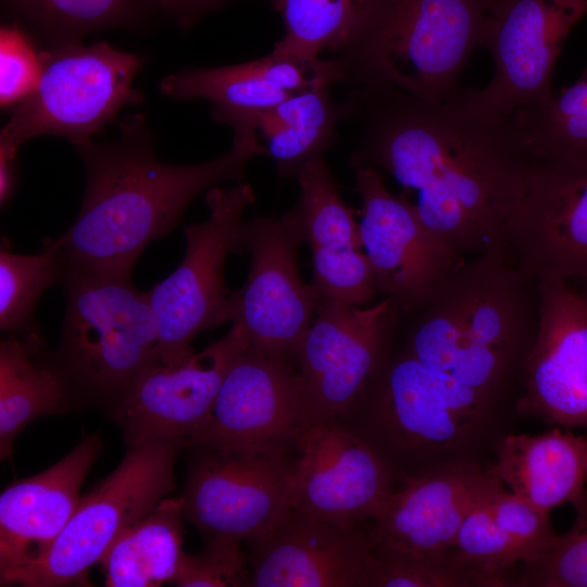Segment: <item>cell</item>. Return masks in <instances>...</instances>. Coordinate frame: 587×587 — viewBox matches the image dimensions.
<instances>
[{
    "mask_svg": "<svg viewBox=\"0 0 587 587\" xmlns=\"http://www.w3.org/2000/svg\"><path fill=\"white\" fill-rule=\"evenodd\" d=\"M338 107L358 129L354 170L416 191L421 221L458 257L502 249L536 162L514 116L471 87L428 104L389 84L352 85Z\"/></svg>",
    "mask_w": 587,
    "mask_h": 587,
    "instance_id": "cell-1",
    "label": "cell"
},
{
    "mask_svg": "<svg viewBox=\"0 0 587 587\" xmlns=\"http://www.w3.org/2000/svg\"><path fill=\"white\" fill-rule=\"evenodd\" d=\"M74 147L86 172L83 202L54 242L65 266L116 277H130L147 245L172 232L198 195L223 182L241 183L248 162L266 155L257 129L243 125L234 127L223 155L166 164L155 158L142 114L124 118L114 141L90 138Z\"/></svg>",
    "mask_w": 587,
    "mask_h": 587,
    "instance_id": "cell-2",
    "label": "cell"
},
{
    "mask_svg": "<svg viewBox=\"0 0 587 587\" xmlns=\"http://www.w3.org/2000/svg\"><path fill=\"white\" fill-rule=\"evenodd\" d=\"M538 278L505 252L463 259L413 314L403 351L492 399L525 371L539 324Z\"/></svg>",
    "mask_w": 587,
    "mask_h": 587,
    "instance_id": "cell-3",
    "label": "cell"
},
{
    "mask_svg": "<svg viewBox=\"0 0 587 587\" xmlns=\"http://www.w3.org/2000/svg\"><path fill=\"white\" fill-rule=\"evenodd\" d=\"M495 0H379L360 32L330 58L339 82L385 83L428 104L461 87L483 48Z\"/></svg>",
    "mask_w": 587,
    "mask_h": 587,
    "instance_id": "cell-4",
    "label": "cell"
},
{
    "mask_svg": "<svg viewBox=\"0 0 587 587\" xmlns=\"http://www.w3.org/2000/svg\"><path fill=\"white\" fill-rule=\"evenodd\" d=\"M63 268L65 313L55 359L75 392L118 402L147 369L160 363L148 292L130 277Z\"/></svg>",
    "mask_w": 587,
    "mask_h": 587,
    "instance_id": "cell-5",
    "label": "cell"
},
{
    "mask_svg": "<svg viewBox=\"0 0 587 587\" xmlns=\"http://www.w3.org/2000/svg\"><path fill=\"white\" fill-rule=\"evenodd\" d=\"M183 448L168 440L129 445L120 465L80 499L50 548L1 585L59 587L82 580L124 530L173 490L174 465Z\"/></svg>",
    "mask_w": 587,
    "mask_h": 587,
    "instance_id": "cell-6",
    "label": "cell"
},
{
    "mask_svg": "<svg viewBox=\"0 0 587 587\" xmlns=\"http://www.w3.org/2000/svg\"><path fill=\"white\" fill-rule=\"evenodd\" d=\"M146 59L107 42L51 46L42 51V70L32 93L15 107L0 133V146L20 149L43 135L74 146L116 121L143 93L134 87Z\"/></svg>",
    "mask_w": 587,
    "mask_h": 587,
    "instance_id": "cell-7",
    "label": "cell"
},
{
    "mask_svg": "<svg viewBox=\"0 0 587 587\" xmlns=\"http://www.w3.org/2000/svg\"><path fill=\"white\" fill-rule=\"evenodd\" d=\"M254 199L251 186L243 183L210 188L205 195L208 217L184 229L182 262L147 291L158 325L161 363L189 357L199 334L228 322L225 261L237 250L243 213Z\"/></svg>",
    "mask_w": 587,
    "mask_h": 587,
    "instance_id": "cell-8",
    "label": "cell"
},
{
    "mask_svg": "<svg viewBox=\"0 0 587 587\" xmlns=\"http://www.w3.org/2000/svg\"><path fill=\"white\" fill-rule=\"evenodd\" d=\"M301 242L292 208L279 217L243 221L236 251L249 253V272L227 307L228 322L240 329L249 349L292 361L319 300L312 284L300 276Z\"/></svg>",
    "mask_w": 587,
    "mask_h": 587,
    "instance_id": "cell-9",
    "label": "cell"
},
{
    "mask_svg": "<svg viewBox=\"0 0 587 587\" xmlns=\"http://www.w3.org/2000/svg\"><path fill=\"white\" fill-rule=\"evenodd\" d=\"M286 447L200 449L184 490L183 514L207 539H249L272 529L292 508Z\"/></svg>",
    "mask_w": 587,
    "mask_h": 587,
    "instance_id": "cell-10",
    "label": "cell"
},
{
    "mask_svg": "<svg viewBox=\"0 0 587 587\" xmlns=\"http://www.w3.org/2000/svg\"><path fill=\"white\" fill-rule=\"evenodd\" d=\"M294 362L311 396L315 423L349 411L384 363L402 312L389 298L360 309L319 298Z\"/></svg>",
    "mask_w": 587,
    "mask_h": 587,
    "instance_id": "cell-11",
    "label": "cell"
},
{
    "mask_svg": "<svg viewBox=\"0 0 587 587\" xmlns=\"http://www.w3.org/2000/svg\"><path fill=\"white\" fill-rule=\"evenodd\" d=\"M292 360L247 348L232 363L209 416L190 440L200 449L286 447L315 423Z\"/></svg>",
    "mask_w": 587,
    "mask_h": 587,
    "instance_id": "cell-12",
    "label": "cell"
},
{
    "mask_svg": "<svg viewBox=\"0 0 587 587\" xmlns=\"http://www.w3.org/2000/svg\"><path fill=\"white\" fill-rule=\"evenodd\" d=\"M587 0H495L483 48L495 63L484 99L513 116L548 101L555 62Z\"/></svg>",
    "mask_w": 587,
    "mask_h": 587,
    "instance_id": "cell-13",
    "label": "cell"
},
{
    "mask_svg": "<svg viewBox=\"0 0 587 587\" xmlns=\"http://www.w3.org/2000/svg\"><path fill=\"white\" fill-rule=\"evenodd\" d=\"M355 189L362 202V247L377 289L402 314L413 315L463 259L432 235L405 193L388 190L383 173L369 166L355 168Z\"/></svg>",
    "mask_w": 587,
    "mask_h": 587,
    "instance_id": "cell-14",
    "label": "cell"
},
{
    "mask_svg": "<svg viewBox=\"0 0 587 587\" xmlns=\"http://www.w3.org/2000/svg\"><path fill=\"white\" fill-rule=\"evenodd\" d=\"M296 444L292 508L346 527L379 513L394 490L391 474L365 440L334 420L314 423Z\"/></svg>",
    "mask_w": 587,
    "mask_h": 587,
    "instance_id": "cell-15",
    "label": "cell"
},
{
    "mask_svg": "<svg viewBox=\"0 0 587 587\" xmlns=\"http://www.w3.org/2000/svg\"><path fill=\"white\" fill-rule=\"evenodd\" d=\"M248 347L240 329L232 325L202 351L147 369L117 402L127 442L168 440L189 447L228 369Z\"/></svg>",
    "mask_w": 587,
    "mask_h": 587,
    "instance_id": "cell-16",
    "label": "cell"
},
{
    "mask_svg": "<svg viewBox=\"0 0 587 587\" xmlns=\"http://www.w3.org/2000/svg\"><path fill=\"white\" fill-rule=\"evenodd\" d=\"M502 251L534 274L587 280V167L536 160Z\"/></svg>",
    "mask_w": 587,
    "mask_h": 587,
    "instance_id": "cell-17",
    "label": "cell"
},
{
    "mask_svg": "<svg viewBox=\"0 0 587 587\" xmlns=\"http://www.w3.org/2000/svg\"><path fill=\"white\" fill-rule=\"evenodd\" d=\"M539 324L524 371L522 411L587 429V305L572 283L538 277Z\"/></svg>",
    "mask_w": 587,
    "mask_h": 587,
    "instance_id": "cell-18",
    "label": "cell"
},
{
    "mask_svg": "<svg viewBox=\"0 0 587 587\" xmlns=\"http://www.w3.org/2000/svg\"><path fill=\"white\" fill-rule=\"evenodd\" d=\"M503 485L473 464H448L407 477L392 490L370 533L373 546L442 557L466 515Z\"/></svg>",
    "mask_w": 587,
    "mask_h": 587,
    "instance_id": "cell-19",
    "label": "cell"
},
{
    "mask_svg": "<svg viewBox=\"0 0 587 587\" xmlns=\"http://www.w3.org/2000/svg\"><path fill=\"white\" fill-rule=\"evenodd\" d=\"M372 383L379 423L399 444L411 448H441L459 441L491 400L405 351L386 361Z\"/></svg>",
    "mask_w": 587,
    "mask_h": 587,
    "instance_id": "cell-20",
    "label": "cell"
},
{
    "mask_svg": "<svg viewBox=\"0 0 587 587\" xmlns=\"http://www.w3.org/2000/svg\"><path fill=\"white\" fill-rule=\"evenodd\" d=\"M251 586L355 587L371 557L370 534L291 508L268 532L249 538Z\"/></svg>",
    "mask_w": 587,
    "mask_h": 587,
    "instance_id": "cell-21",
    "label": "cell"
},
{
    "mask_svg": "<svg viewBox=\"0 0 587 587\" xmlns=\"http://www.w3.org/2000/svg\"><path fill=\"white\" fill-rule=\"evenodd\" d=\"M300 196L292 207L303 241L313 258L319 298L360 305L378 291L373 266L362 247L353 211L341 199L330 168L322 157L296 173Z\"/></svg>",
    "mask_w": 587,
    "mask_h": 587,
    "instance_id": "cell-22",
    "label": "cell"
},
{
    "mask_svg": "<svg viewBox=\"0 0 587 587\" xmlns=\"http://www.w3.org/2000/svg\"><path fill=\"white\" fill-rule=\"evenodd\" d=\"M98 436L83 439L46 471L12 484L0 496V580L40 558L63 530L100 451Z\"/></svg>",
    "mask_w": 587,
    "mask_h": 587,
    "instance_id": "cell-23",
    "label": "cell"
},
{
    "mask_svg": "<svg viewBox=\"0 0 587 587\" xmlns=\"http://www.w3.org/2000/svg\"><path fill=\"white\" fill-rule=\"evenodd\" d=\"M487 472L510 492L549 513L586 489L587 436L553 428L502 439Z\"/></svg>",
    "mask_w": 587,
    "mask_h": 587,
    "instance_id": "cell-24",
    "label": "cell"
},
{
    "mask_svg": "<svg viewBox=\"0 0 587 587\" xmlns=\"http://www.w3.org/2000/svg\"><path fill=\"white\" fill-rule=\"evenodd\" d=\"M75 394L37 326L0 341V455H12L17 434L38 417L63 412Z\"/></svg>",
    "mask_w": 587,
    "mask_h": 587,
    "instance_id": "cell-25",
    "label": "cell"
},
{
    "mask_svg": "<svg viewBox=\"0 0 587 587\" xmlns=\"http://www.w3.org/2000/svg\"><path fill=\"white\" fill-rule=\"evenodd\" d=\"M183 497L164 498L129 526L101 560L110 587H155L174 583L183 557Z\"/></svg>",
    "mask_w": 587,
    "mask_h": 587,
    "instance_id": "cell-26",
    "label": "cell"
},
{
    "mask_svg": "<svg viewBox=\"0 0 587 587\" xmlns=\"http://www.w3.org/2000/svg\"><path fill=\"white\" fill-rule=\"evenodd\" d=\"M339 121V107L329 95V85L320 84L262 112L255 129L263 134L266 155L274 161L278 176L288 178L329 149Z\"/></svg>",
    "mask_w": 587,
    "mask_h": 587,
    "instance_id": "cell-27",
    "label": "cell"
},
{
    "mask_svg": "<svg viewBox=\"0 0 587 587\" xmlns=\"http://www.w3.org/2000/svg\"><path fill=\"white\" fill-rule=\"evenodd\" d=\"M162 93L177 99H205L211 103V116L233 128L255 127L257 117L292 93L267 84L259 59L210 68H189L167 75L161 80Z\"/></svg>",
    "mask_w": 587,
    "mask_h": 587,
    "instance_id": "cell-28",
    "label": "cell"
},
{
    "mask_svg": "<svg viewBox=\"0 0 587 587\" xmlns=\"http://www.w3.org/2000/svg\"><path fill=\"white\" fill-rule=\"evenodd\" d=\"M15 23L49 46L82 42L89 33L137 28L158 10L157 0H2Z\"/></svg>",
    "mask_w": 587,
    "mask_h": 587,
    "instance_id": "cell-29",
    "label": "cell"
},
{
    "mask_svg": "<svg viewBox=\"0 0 587 587\" xmlns=\"http://www.w3.org/2000/svg\"><path fill=\"white\" fill-rule=\"evenodd\" d=\"M280 14L284 35L272 55L300 63L333 55L364 26L379 0H271Z\"/></svg>",
    "mask_w": 587,
    "mask_h": 587,
    "instance_id": "cell-30",
    "label": "cell"
},
{
    "mask_svg": "<svg viewBox=\"0 0 587 587\" xmlns=\"http://www.w3.org/2000/svg\"><path fill=\"white\" fill-rule=\"evenodd\" d=\"M513 116L536 160L587 167V67L559 95Z\"/></svg>",
    "mask_w": 587,
    "mask_h": 587,
    "instance_id": "cell-31",
    "label": "cell"
},
{
    "mask_svg": "<svg viewBox=\"0 0 587 587\" xmlns=\"http://www.w3.org/2000/svg\"><path fill=\"white\" fill-rule=\"evenodd\" d=\"M63 261L54 239L42 242L37 254H18L3 240L0 249V328L5 334L37 326L35 310L40 296L61 283Z\"/></svg>",
    "mask_w": 587,
    "mask_h": 587,
    "instance_id": "cell-32",
    "label": "cell"
},
{
    "mask_svg": "<svg viewBox=\"0 0 587 587\" xmlns=\"http://www.w3.org/2000/svg\"><path fill=\"white\" fill-rule=\"evenodd\" d=\"M488 500V499H487ZM487 500L462 522L451 547L452 564L473 575L483 585L501 583L500 575L523 554L514 540L494 521Z\"/></svg>",
    "mask_w": 587,
    "mask_h": 587,
    "instance_id": "cell-33",
    "label": "cell"
},
{
    "mask_svg": "<svg viewBox=\"0 0 587 587\" xmlns=\"http://www.w3.org/2000/svg\"><path fill=\"white\" fill-rule=\"evenodd\" d=\"M478 583L449 555H420L373 546L360 587H447Z\"/></svg>",
    "mask_w": 587,
    "mask_h": 587,
    "instance_id": "cell-34",
    "label": "cell"
},
{
    "mask_svg": "<svg viewBox=\"0 0 587 587\" xmlns=\"http://www.w3.org/2000/svg\"><path fill=\"white\" fill-rule=\"evenodd\" d=\"M486 503L496 524L520 548L524 561L532 564L555 544L559 535L550 524L549 513L507 491L504 487L497 490Z\"/></svg>",
    "mask_w": 587,
    "mask_h": 587,
    "instance_id": "cell-35",
    "label": "cell"
},
{
    "mask_svg": "<svg viewBox=\"0 0 587 587\" xmlns=\"http://www.w3.org/2000/svg\"><path fill=\"white\" fill-rule=\"evenodd\" d=\"M42 51L33 35L17 23L0 32V103L18 105L35 89L42 70Z\"/></svg>",
    "mask_w": 587,
    "mask_h": 587,
    "instance_id": "cell-36",
    "label": "cell"
},
{
    "mask_svg": "<svg viewBox=\"0 0 587 587\" xmlns=\"http://www.w3.org/2000/svg\"><path fill=\"white\" fill-rule=\"evenodd\" d=\"M572 504L576 510L573 526L532 563L539 585L587 587V489Z\"/></svg>",
    "mask_w": 587,
    "mask_h": 587,
    "instance_id": "cell-37",
    "label": "cell"
},
{
    "mask_svg": "<svg viewBox=\"0 0 587 587\" xmlns=\"http://www.w3.org/2000/svg\"><path fill=\"white\" fill-rule=\"evenodd\" d=\"M252 577L240 541L210 540L196 553H183L174 584L180 587L251 586Z\"/></svg>",
    "mask_w": 587,
    "mask_h": 587,
    "instance_id": "cell-38",
    "label": "cell"
},
{
    "mask_svg": "<svg viewBox=\"0 0 587 587\" xmlns=\"http://www.w3.org/2000/svg\"><path fill=\"white\" fill-rule=\"evenodd\" d=\"M230 0H157L158 10L183 29L192 27L202 15L215 11Z\"/></svg>",
    "mask_w": 587,
    "mask_h": 587,
    "instance_id": "cell-39",
    "label": "cell"
},
{
    "mask_svg": "<svg viewBox=\"0 0 587 587\" xmlns=\"http://www.w3.org/2000/svg\"><path fill=\"white\" fill-rule=\"evenodd\" d=\"M18 149L0 146V204L3 209L14 196L17 186Z\"/></svg>",
    "mask_w": 587,
    "mask_h": 587,
    "instance_id": "cell-40",
    "label": "cell"
},
{
    "mask_svg": "<svg viewBox=\"0 0 587 587\" xmlns=\"http://www.w3.org/2000/svg\"><path fill=\"white\" fill-rule=\"evenodd\" d=\"M579 287H576L578 290L582 299L584 300L585 304L587 305V280L579 284Z\"/></svg>",
    "mask_w": 587,
    "mask_h": 587,
    "instance_id": "cell-41",
    "label": "cell"
}]
</instances>
